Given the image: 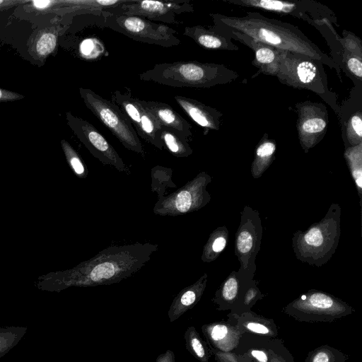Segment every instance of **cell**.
Wrapping results in <instances>:
<instances>
[{
  "mask_svg": "<svg viewBox=\"0 0 362 362\" xmlns=\"http://www.w3.org/2000/svg\"><path fill=\"white\" fill-rule=\"evenodd\" d=\"M209 15L214 23L211 28L217 32L237 31L280 50L308 56L339 71V66L332 58L290 23L268 18L257 12H247L242 17Z\"/></svg>",
  "mask_w": 362,
  "mask_h": 362,
  "instance_id": "1",
  "label": "cell"
},
{
  "mask_svg": "<svg viewBox=\"0 0 362 362\" xmlns=\"http://www.w3.org/2000/svg\"><path fill=\"white\" fill-rule=\"evenodd\" d=\"M158 247L157 244L150 243L110 246L68 274L62 288L118 283L144 267Z\"/></svg>",
  "mask_w": 362,
  "mask_h": 362,
  "instance_id": "2",
  "label": "cell"
},
{
  "mask_svg": "<svg viewBox=\"0 0 362 362\" xmlns=\"http://www.w3.org/2000/svg\"><path fill=\"white\" fill-rule=\"evenodd\" d=\"M237 72L223 64L198 61H177L155 64L140 74L144 81L175 88H210L230 83L238 78Z\"/></svg>",
  "mask_w": 362,
  "mask_h": 362,
  "instance_id": "3",
  "label": "cell"
},
{
  "mask_svg": "<svg viewBox=\"0 0 362 362\" xmlns=\"http://www.w3.org/2000/svg\"><path fill=\"white\" fill-rule=\"evenodd\" d=\"M276 76L283 84L315 93L338 112L334 95L329 90L320 61L303 54L280 50Z\"/></svg>",
  "mask_w": 362,
  "mask_h": 362,
  "instance_id": "4",
  "label": "cell"
},
{
  "mask_svg": "<svg viewBox=\"0 0 362 362\" xmlns=\"http://www.w3.org/2000/svg\"><path fill=\"white\" fill-rule=\"evenodd\" d=\"M79 93L86 107L124 148L144 156L142 144L130 120L115 103L89 88H80Z\"/></svg>",
  "mask_w": 362,
  "mask_h": 362,
  "instance_id": "5",
  "label": "cell"
},
{
  "mask_svg": "<svg viewBox=\"0 0 362 362\" xmlns=\"http://www.w3.org/2000/svg\"><path fill=\"white\" fill-rule=\"evenodd\" d=\"M103 25L135 41L172 47L180 44L175 36L177 31L163 24L136 16L110 13L103 10Z\"/></svg>",
  "mask_w": 362,
  "mask_h": 362,
  "instance_id": "6",
  "label": "cell"
},
{
  "mask_svg": "<svg viewBox=\"0 0 362 362\" xmlns=\"http://www.w3.org/2000/svg\"><path fill=\"white\" fill-rule=\"evenodd\" d=\"M282 312L301 322H332L355 310L330 294L312 290L288 304Z\"/></svg>",
  "mask_w": 362,
  "mask_h": 362,
  "instance_id": "7",
  "label": "cell"
},
{
  "mask_svg": "<svg viewBox=\"0 0 362 362\" xmlns=\"http://www.w3.org/2000/svg\"><path fill=\"white\" fill-rule=\"evenodd\" d=\"M208 178L206 173H200L177 190L158 199L153 213L163 216H176L199 209L207 202L205 187Z\"/></svg>",
  "mask_w": 362,
  "mask_h": 362,
  "instance_id": "8",
  "label": "cell"
},
{
  "mask_svg": "<svg viewBox=\"0 0 362 362\" xmlns=\"http://www.w3.org/2000/svg\"><path fill=\"white\" fill-rule=\"evenodd\" d=\"M68 126L90 153L104 165H110L121 173L129 170L113 146L89 122L66 112Z\"/></svg>",
  "mask_w": 362,
  "mask_h": 362,
  "instance_id": "9",
  "label": "cell"
},
{
  "mask_svg": "<svg viewBox=\"0 0 362 362\" xmlns=\"http://www.w3.org/2000/svg\"><path fill=\"white\" fill-rule=\"evenodd\" d=\"M104 11L128 16H136L149 21L164 23H176V15L193 12L194 8L189 1L129 0L118 7L106 8Z\"/></svg>",
  "mask_w": 362,
  "mask_h": 362,
  "instance_id": "10",
  "label": "cell"
},
{
  "mask_svg": "<svg viewBox=\"0 0 362 362\" xmlns=\"http://www.w3.org/2000/svg\"><path fill=\"white\" fill-rule=\"evenodd\" d=\"M296 107L298 139L300 145L307 151L325 135L329 123L328 112L322 103L310 101L298 103Z\"/></svg>",
  "mask_w": 362,
  "mask_h": 362,
  "instance_id": "11",
  "label": "cell"
},
{
  "mask_svg": "<svg viewBox=\"0 0 362 362\" xmlns=\"http://www.w3.org/2000/svg\"><path fill=\"white\" fill-rule=\"evenodd\" d=\"M230 4L257 8L279 14L291 15L309 23L320 22L322 5L311 1H288L280 0H223Z\"/></svg>",
  "mask_w": 362,
  "mask_h": 362,
  "instance_id": "12",
  "label": "cell"
},
{
  "mask_svg": "<svg viewBox=\"0 0 362 362\" xmlns=\"http://www.w3.org/2000/svg\"><path fill=\"white\" fill-rule=\"evenodd\" d=\"M202 332L210 350L223 353L233 352L242 337L235 322L230 320L205 324Z\"/></svg>",
  "mask_w": 362,
  "mask_h": 362,
  "instance_id": "13",
  "label": "cell"
},
{
  "mask_svg": "<svg viewBox=\"0 0 362 362\" xmlns=\"http://www.w3.org/2000/svg\"><path fill=\"white\" fill-rule=\"evenodd\" d=\"M66 28L67 26L55 25L35 30L28 39L29 55L43 64L49 57L55 54L59 37Z\"/></svg>",
  "mask_w": 362,
  "mask_h": 362,
  "instance_id": "14",
  "label": "cell"
},
{
  "mask_svg": "<svg viewBox=\"0 0 362 362\" xmlns=\"http://www.w3.org/2000/svg\"><path fill=\"white\" fill-rule=\"evenodd\" d=\"M241 43L249 47L255 53L252 64L258 69V74L276 76L279 63L280 49L252 39L234 30H229Z\"/></svg>",
  "mask_w": 362,
  "mask_h": 362,
  "instance_id": "15",
  "label": "cell"
},
{
  "mask_svg": "<svg viewBox=\"0 0 362 362\" xmlns=\"http://www.w3.org/2000/svg\"><path fill=\"white\" fill-rule=\"evenodd\" d=\"M174 99L183 111L198 125L205 129L218 130L222 113L202 102L182 95H175Z\"/></svg>",
  "mask_w": 362,
  "mask_h": 362,
  "instance_id": "16",
  "label": "cell"
},
{
  "mask_svg": "<svg viewBox=\"0 0 362 362\" xmlns=\"http://www.w3.org/2000/svg\"><path fill=\"white\" fill-rule=\"evenodd\" d=\"M139 103L151 112L160 126L173 129L186 138L192 135V125L168 104L141 100H139Z\"/></svg>",
  "mask_w": 362,
  "mask_h": 362,
  "instance_id": "17",
  "label": "cell"
},
{
  "mask_svg": "<svg viewBox=\"0 0 362 362\" xmlns=\"http://www.w3.org/2000/svg\"><path fill=\"white\" fill-rule=\"evenodd\" d=\"M207 275L205 274L195 283L182 289L173 300L168 312L170 322L192 309L201 299L206 288Z\"/></svg>",
  "mask_w": 362,
  "mask_h": 362,
  "instance_id": "18",
  "label": "cell"
},
{
  "mask_svg": "<svg viewBox=\"0 0 362 362\" xmlns=\"http://www.w3.org/2000/svg\"><path fill=\"white\" fill-rule=\"evenodd\" d=\"M183 35L192 39L200 47L208 49L237 51L238 47L232 42L226 34L202 25L186 26Z\"/></svg>",
  "mask_w": 362,
  "mask_h": 362,
  "instance_id": "19",
  "label": "cell"
},
{
  "mask_svg": "<svg viewBox=\"0 0 362 362\" xmlns=\"http://www.w3.org/2000/svg\"><path fill=\"white\" fill-rule=\"evenodd\" d=\"M235 325L240 334H249L268 339L276 338L278 327L273 319L259 315L252 311L244 313L236 319Z\"/></svg>",
  "mask_w": 362,
  "mask_h": 362,
  "instance_id": "20",
  "label": "cell"
},
{
  "mask_svg": "<svg viewBox=\"0 0 362 362\" xmlns=\"http://www.w3.org/2000/svg\"><path fill=\"white\" fill-rule=\"evenodd\" d=\"M139 100L132 95L130 89L124 93L115 90L111 94V101L128 117L138 136L141 130V111Z\"/></svg>",
  "mask_w": 362,
  "mask_h": 362,
  "instance_id": "21",
  "label": "cell"
},
{
  "mask_svg": "<svg viewBox=\"0 0 362 362\" xmlns=\"http://www.w3.org/2000/svg\"><path fill=\"white\" fill-rule=\"evenodd\" d=\"M159 138L163 148L176 157L185 158L192 153L187 138L173 129L161 126Z\"/></svg>",
  "mask_w": 362,
  "mask_h": 362,
  "instance_id": "22",
  "label": "cell"
},
{
  "mask_svg": "<svg viewBox=\"0 0 362 362\" xmlns=\"http://www.w3.org/2000/svg\"><path fill=\"white\" fill-rule=\"evenodd\" d=\"M184 339L187 350L199 362H209L212 353L196 328L193 326L188 327L185 332Z\"/></svg>",
  "mask_w": 362,
  "mask_h": 362,
  "instance_id": "23",
  "label": "cell"
},
{
  "mask_svg": "<svg viewBox=\"0 0 362 362\" xmlns=\"http://www.w3.org/2000/svg\"><path fill=\"white\" fill-rule=\"evenodd\" d=\"M139 105L141 111V130L139 136L148 144H152L160 150H163L164 148L159 138V131L161 126L150 112L141 105L140 103Z\"/></svg>",
  "mask_w": 362,
  "mask_h": 362,
  "instance_id": "24",
  "label": "cell"
},
{
  "mask_svg": "<svg viewBox=\"0 0 362 362\" xmlns=\"http://www.w3.org/2000/svg\"><path fill=\"white\" fill-rule=\"evenodd\" d=\"M239 294V284L233 277H229L216 291L212 301L217 305L218 311L228 310L235 304Z\"/></svg>",
  "mask_w": 362,
  "mask_h": 362,
  "instance_id": "25",
  "label": "cell"
},
{
  "mask_svg": "<svg viewBox=\"0 0 362 362\" xmlns=\"http://www.w3.org/2000/svg\"><path fill=\"white\" fill-rule=\"evenodd\" d=\"M349 356L328 344L321 345L309 351L305 362H346Z\"/></svg>",
  "mask_w": 362,
  "mask_h": 362,
  "instance_id": "26",
  "label": "cell"
},
{
  "mask_svg": "<svg viewBox=\"0 0 362 362\" xmlns=\"http://www.w3.org/2000/svg\"><path fill=\"white\" fill-rule=\"evenodd\" d=\"M27 330V327H0V358L18 344Z\"/></svg>",
  "mask_w": 362,
  "mask_h": 362,
  "instance_id": "27",
  "label": "cell"
},
{
  "mask_svg": "<svg viewBox=\"0 0 362 362\" xmlns=\"http://www.w3.org/2000/svg\"><path fill=\"white\" fill-rule=\"evenodd\" d=\"M151 190L158 194V199L165 195L166 187H175L172 181L173 170L163 166H155L151 169Z\"/></svg>",
  "mask_w": 362,
  "mask_h": 362,
  "instance_id": "28",
  "label": "cell"
},
{
  "mask_svg": "<svg viewBox=\"0 0 362 362\" xmlns=\"http://www.w3.org/2000/svg\"><path fill=\"white\" fill-rule=\"evenodd\" d=\"M276 151L274 140L265 134L259 141L255 152L253 166L255 169H264L272 161Z\"/></svg>",
  "mask_w": 362,
  "mask_h": 362,
  "instance_id": "29",
  "label": "cell"
},
{
  "mask_svg": "<svg viewBox=\"0 0 362 362\" xmlns=\"http://www.w3.org/2000/svg\"><path fill=\"white\" fill-rule=\"evenodd\" d=\"M268 340L264 339L262 345L251 346L243 354L233 353L238 362H269Z\"/></svg>",
  "mask_w": 362,
  "mask_h": 362,
  "instance_id": "30",
  "label": "cell"
},
{
  "mask_svg": "<svg viewBox=\"0 0 362 362\" xmlns=\"http://www.w3.org/2000/svg\"><path fill=\"white\" fill-rule=\"evenodd\" d=\"M361 154L362 143L349 148L344 156L350 165L352 175L359 189H361Z\"/></svg>",
  "mask_w": 362,
  "mask_h": 362,
  "instance_id": "31",
  "label": "cell"
},
{
  "mask_svg": "<svg viewBox=\"0 0 362 362\" xmlns=\"http://www.w3.org/2000/svg\"><path fill=\"white\" fill-rule=\"evenodd\" d=\"M269 362H294V358L281 339H269L267 343Z\"/></svg>",
  "mask_w": 362,
  "mask_h": 362,
  "instance_id": "32",
  "label": "cell"
},
{
  "mask_svg": "<svg viewBox=\"0 0 362 362\" xmlns=\"http://www.w3.org/2000/svg\"><path fill=\"white\" fill-rule=\"evenodd\" d=\"M346 136L351 146L362 143V113L357 111L349 119L346 124Z\"/></svg>",
  "mask_w": 362,
  "mask_h": 362,
  "instance_id": "33",
  "label": "cell"
},
{
  "mask_svg": "<svg viewBox=\"0 0 362 362\" xmlns=\"http://www.w3.org/2000/svg\"><path fill=\"white\" fill-rule=\"evenodd\" d=\"M61 144L66 159L74 173L79 177H86L88 173L87 170L76 151L72 148L69 143L64 139L61 141Z\"/></svg>",
  "mask_w": 362,
  "mask_h": 362,
  "instance_id": "34",
  "label": "cell"
},
{
  "mask_svg": "<svg viewBox=\"0 0 362 362\" xmlns=\"http://www.w3.org/2000/svg\"><path fill=\"white\" fill-rule=\"evenodd\" d=\"M344 47L345 54L354 55L362 58V47L361 40L351 33L339 40Z\"/></svg>",
  "mask_w": 362,
  "mask_h": 362,
  "instance_id": "35",
  "label": "cell"
},
{
  "mask_svg": "<svg viewBox=\"0 0 362 362\" xmlns=\"http://www.w3.org/2000/svg\"><path fill=\"white\" fill-rule=\"evenodd\" d=\"M344 59L345 66L349 72L359 80H361L362 58L354 55L344 54Z\"/></svg>",
  "mask_w": 362,
  "mask_h": 362,
  "instance_id": "36",
  "label": "cell"
},
{
  "mask_svg": "<svg viewBox=\"0 0 362 362\" xmlns=\"http://www.w3.org/2000/svg\"><path fill=\"white\" fill-rule=\"evenodd\" d=\"M252 237L247 231L241 232L237 239V247L240 252L247 253L252 247Z\"/></svg>",
  "mask_w": 362,
  "mask_h": 362,
  "instance_id": "37",
  "label": "cell"
},
{
  "mask_svg": "<svg viewBox=\"0 0 362 362\" xmlns=\"http://www.w3.org/2000/svg\"><path fill=\"white\" fill-rule=\"evenodd\" d=\"M322 232L320 228H312L305 235V242L307 245L314 247L320 246L323 243Z\"/></svg>",
  "mask_w": 362,
  "mask_h": 362,
  "instance_id": "38",
  "label": "cell"
},
{
  "mask_svg": "<svg viewBox=\"0 0 362 362\" xmlns=\"http://www.w3.org/2000/svg\"><path fill=\"white\" fill-rule=\"evenodd\" d=\"M23 98L22 94L0 88V103L13 102Z\"/></svg>",
  "mask_w": 362,
  "mask_h": 362,
  "instance_id": "39",
  "label": "cell"
},
{
  "mask_svg": "<svg viewBox=\"0 0 362 362\" xmlns=\"http://www.w3.org/2000/svg\"><path fill=\"white\" fill-rule=\"evenodd\" d=\"M211 351L216 362H238L233 352L223 353L214 350Z\"/></svg>",
  "mask_w": 362,
  "mask_h": 362,
  "instance_id": "40",
  "label": "cell"
},
{
  "mask_svg": "<svg viewBox=\"0 0 362 362\" xmlns=\"http://www.w3.org/2000/svg\"><path fill=\"white\" fill-rule=\"evenodd\" d=\"M29 0H0V12L8 10L19 4H25Z\"/></svg>",
  "mask_w": 362,
  "mask_h": 362,
  "instance_id": "41",
  "label": "cell"
},
{
  "mask_svg": "<svg viewBox=\"0 0 362 362\" xmlns=\"http://www.w3.org/2000/svg\"><path fill=\"white\" fill-rule=\"evenodd\" d=\"M156 362H175V354L172 350L168 349L156 358Z\"/></svg>",
  "mask_w": 362,
  "mask_h": 362,
  "instance_id": "42",
  "label": "cell"
}]
</instances>
